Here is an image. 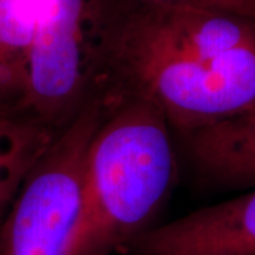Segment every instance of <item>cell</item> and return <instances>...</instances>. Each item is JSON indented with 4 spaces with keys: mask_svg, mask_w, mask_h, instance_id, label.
I'll list each match as a JSON object with an SVG mask.
<instances>
[{
    "mask_svg": "<svg viewBox=\"0 0 255 255\" xmlns=\"http://www.w3.org/2000/svg\"><path fill=\"white\" fill-rule=\"evenodd\" d=\"M55 133L14 105H0V217L46 153Z\"/></svg>",
    "mask_w": 255,
    "mask_h": 255,
    "instance_id": "obj_7",
    "label": "cell"
},
{
    "mask_svg": "<svg viewBox=\"0 0 255 255\" xmlns=\"http://www.w3.org/2000/svg\"><path fill=\"white\" fill-rule=\"evenodd\" d=\"M98 94L139 98L187 135L255 102V43L227 54L201 51L150 0L111 9Z\"/></svg>",
    "mask_w": 255,
    "mask_h": 255,
    "instance_id": "obj_1",
    "label": "cell"
},
{
    "mask_svg": "<svg viewBox=\"0 0 255 255\" xmlns=\"http://www.w3.org/2000/svg\"><path fill=\"white\" fill-rule=\"evenodd\" d=\"M33 0H0V105H17L28 80Z\"/></svg>",
    "mask_w": 255,
    "mask_h": 255,
    "instance_id": "obj_8",
    "label": "cell"
},
{
    "mask_svg": "<svg viewBox=\"0 0 255 255\" xmlns=\"http://www.w3.org/2000/svg\"><path fill=\"white\" fill-rule=\"evenodd\" d=\"M170 125L139 98L108 105L82 167L81 203L71 255H115L149 230L173 184Z\"/></svg>",
    "mask_w": 255,
    "mask_h": 255,
    "instance_id": "obj_2",
    "label": "cell"
},
{
    "mask_svg": "<svg viewBox=\"0 0 255 255\" xmlns=\"http://www.w3.org/2000/svg\"><path fill=\"white\" fill-rule=\"evenodd\" d=\"M184 137L190 162L204 179L228 187H255V102Z\"/></svg>",
    "mask_w": 255,
    "mask_h": 255,
    "instance_id": "obj_6",
    "label": "cell"
},
{
    "mask_svg": "<svg viewBox=\"0 0 255 255\" xmlns=\"http://www.w3.org/2000/svg\"><path fill=\"white\" fill-rule=\"evenodd\" d=\"M27 87L16 105L61 130L100 87L111 7L104 0H33Z\"/></svg>",
    "mask_w": 255,
    "mask_h": 255,
    "instance_id": "obj_3",
    "label": "cell"
},
{
    "mask_svg": "<svg viewBox=\"0 0 255 255\" xmlns=\"http://www.w3.org/2000/svg\"><path fill=\"white\" fill-rule=\"evenodd\" d=\"M128 255H255V187L149 228Z\"/></svg>",
    "mask_w": 255,
    "mask_h": 255,
    "instance_id": "obj_5",
    "label": "cell"
},
{
    "mask_svg": "<svg viewBox=\"0 0 255 255\" xmlns=\"http://www.w3.org/2000/svg\"><path fill=\"white\" fill-rule=\"evenodd\" d=\"M107 112L97 94L55 133L0 221V255H71L84 160Z\"/></svg>",
    "mask_w": 255,
    "mask_h": 255,
    "instance_id": "obj_4",
    "label": "cell"
},
{
    "mask_svg": "<svg viewBox=\"0 0 255 255\" xmlns=\"http://www.w3.org/2000/svg\"><path fill=\"white\" fill-rule=\"evenodd\" d=\"M177 4H190L204 9L219 10L255 21V0H159Z\"/></svg>",
    "mask_w": 255,
    "mask_h": 255,
    "instance_id": "obj_9",
    "label": "cell"
},
{
    "mask_svg": "<svg viewBox=\"0 0 255 255\" xmlns=\"http://www.w3.org/2000/svg\"><path fill=\"white\" fill-rule=\"evenodd\" d=\"M1 219H3V217H0V221H1Z\"/></svg>",
    "mask_w": 255,
    "mask_h": 255,
    "instance_id": "obj_10",
    "label": "cell"
}]
</instances>
